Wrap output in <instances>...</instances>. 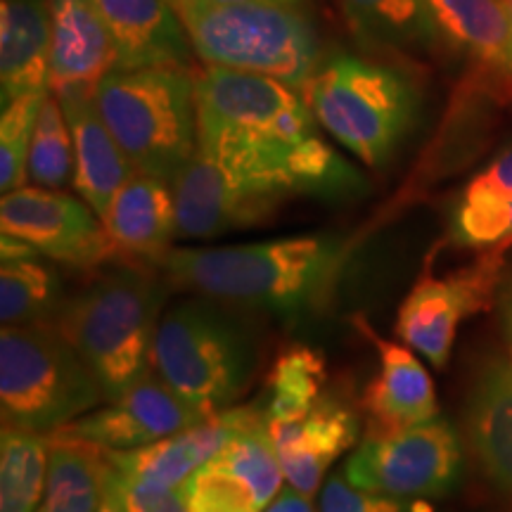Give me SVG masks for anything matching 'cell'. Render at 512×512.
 <instances>
[{
    "mask_svg": "<svg viewBox=\"0 0 512 512\" xmlns=\"http://www.w3.org/2000/svg\"><path fill=\"white\" fill-rule=\"evenodd\" d=\"M344 254L347 249L335 238L304 235L249 245L171 249L162 268L171 283L200 297L294 318L328 299Z\"/></svg>",
    "mask_w": 512,
    "mask_h": 512,
    "instance_id": "cell-1",
    "label": "cell"
},
{
    "mask_svg": "<svg viewBox=\"0 0 512 512\" xmlns=\"http://www.w3.org/2000/svg\"><path fill=\"white\" fill-rule=\"evenodd\" d=\"M164 285L152 268L121 264L67 299L55 325L93 370L107 401L150 370Z\"/></svg>",
    "mask_w": 512,
    "mask_h": 512,
    "instance_id": "cell-2",
    "label": "cell"
},
{
    "mask_svg": "<svg viewBox=\"0 0 512 512\" xmlns=\"http://www.w3.org/2000/svg\"><path fill=\"white\" fill-rule=\"evenodd\" d=\"M95 105L133 169L176 183L197 150L195 74L188 64L114 69L95 88Z\"/></svg>",
    "mask_w": 512,
    "mask_h": 512,
    "instance_id": "cell-3",
    "label": "cell"
},
{
    "mask_svg": "<svg viewBox=\"0 0 512 512\" xmlns=\"http://www.w3.org/2000/svg\"><path fill=\"white\" fill-rule=\"evenodd\" d=\"M192 50L209 67L271 76L304 93L323 64L306 5H176Z\"/></svg>",
    "mask_w": 512,
    "mask_h": 512,
    "instance_id": "cell-4",
    "label": "cell"
},
{
    "mask_svg": "<svg viewBox=\"0 0 512 512\" xmlns=\"http://www.w3.org/2000/svg\"><path fill=\"white\" fill-rule=\"evenodd\" d=\"M302 95L318 124L370 169L394 157L420 112L406 72L344 53L323 60Z\"/></svg>",
    "mask_w": 512,
    "mask_h": 512,
    "instance_id": "cell-5",
    "label": "cell"
},
{
    "mask_svg": "<svg viewBox=\"0 0 512 512\" xmlns=\"http://www.w3.org/2000/svg\"><path fill=\"white\" fill-rule=\"evenodd\" d=\"M254 366L252 335L214 299H188L159 318L150 368L207 418L233 406Z\"/></svg>",
    "mask_w": 512,
    "mask_h": 512,
    "instance_id": "cell-6",
    "label": "cell"
},
{
    "mask_svg": "<svg viewBox=\"0 0 512 512\" xmlns=\"http://www.w3.org/2000/svg\"><path fill=\"white\" fill-rule=\"evenodd\" d=\"M102 399L93 370L55 323L0 332L3 425L48 437Z\"/></svg>",
    "mask_w": 512,
    "mask_h": 512,
    "instance_id": "cell-7",
    "label": "cell"
},
{
    "mask_svg": "<svg viewBox=\"0 0 512 512\" xmlns=\"http://www.w3.org/2000/svg\"><path fill=\"white\" fill-rule=\"evenodd\" d=\"M463 470L456 427L441 415L396 432L368 434L344 465L351 484L373 494L406 498L446 496Z\"/></svg>",
    "mask_w": 512,
    "mask_h": 512,
    "instance_id": "cell-8",
    "label": "cell"
},
{
    "mask_svg": "<svg viewBox=\"0 0 512 512\" xmlns=\"http://www.w3.org/2000/svg\"><path fill=\"white\" fill-rule=\"evenodd\" d=\"M197 138L283 136L302 140L316 133V117L297 88L271 76L204 67L195 74Z\"/></svg>",
    "mask_w": 512,
    "mask_h": 512,
    "instance_id": "cell-9",
    "label": "cell"
},
{
    "mask_svg": "<svg viewBox=\"0 0 512 512\" xmlns=\"http://www.w3.org/2000/svg\"><path fill=\"white\" fill-rule=\"evenodd\" d=\"M503 283V247L489 249L475 264L448 273H425L403 299L396 335L408 349L418 351L434 368L451 358L456 332L465 318L489 309Z\"/></svg>",
    "mask_w": 512,
    "mask_h": 512,
    "instance_id": "cell-10",
    "label": "cell"
},
{
    "mask_svg": "<svg viewBox=\"0 0 512 512\" xmlns=\"http://www.w3.org/2000/svg\"><path fill=\"white\" fill-rule=\"evenodd\" d=\"M0 228L64 266L95 268L114 259L100 216L60 190L22 185L3 195Z\"/></svg>",
    "mask_w": 512,
    "mask_h": 512,
    "instance_id": "cell-11",
    "label": "cell"
},
{
    "mask_svg": "<svg viewBox=\"0 0 512 512\" xmlns=\"http://www.w3.org/2000/svg\"><path fill=\"white\" fill-rule=\"evenodd\" d=\"M110 403L112 406L81 415L53 434L86 441L105 451H128L174 437L207 420V415L183 401L152 368Z\"/></svg>",
    "mask_w": 512,
    "mask_h": 512,
    "instance_id": "cell-12",
    "label": "cell"
},
{
    "mask_svg": "<svg viewBox=\"0 0 512 512\" xmlns=\"http://www.w3.org/2000/svg\"><path fill=\"white\" fill-rule=\"evenodd\" d=\"M102 226L121 264L162 268L171 240L178 238L174 185L133 171L102 216Z\"/></svg>",
    "mask_w": 512,
    "mask_h": 512,
    "instance_id": "cell-13",
    "label": "cell"
},
{
    "mask_svg": "<svg viewBox=\"0 0 512 512\" xmlns=\"http://www.w3.org/2000/svg\"><path fill=\"white\" fill-rule=\"evenodd\" d=\"M268 432L278 448L285 479L299 494L311 498L323 484L328 467L356 444L358 418L335 396H320L306 418L268 422Z\"/></svg>",
    "mask_w": 512,
    "mask_h": 512,
    "instance_id": "cell-14",
    "label": "cell"
},
{
    "mask_svg": "<svg viewBox=\"0 0 512 512\" xmlns=\"http://www.w3.org/2000/svg\"><path fill=\"white\" fill-rule=\"evenodd\" d=\"M91 3L110 31L114 69L188 64L192 43L171 0H91Z\"/></svg>",
    "mask_w": 512,
    "mask_h": 512,
    "instance_id": "cell-15",
    "label": "cell"
},
{
    "mask_svg": "<svg viewBox=\"0 0 512 512\" xmlns=\"http://www.w3.org/2000/svg\"><path fill=\"white\" fill-rule=\"evenodd\" d=\"M112 69L110 31L91 0H50V93H95Z\"/></svg>",
    "mask_w": 512,
    "mask_h": 512,
    "instance_id": "cell-16",
    "label": "cell"
},
{
    "mask_svg": "<svg viewBox=\"0 0 512 512\" xmlns=\"http://www.w3.org/2000/svg\"><path fill=\"white\" fill-rule=\"evenodd\" d=\"M178 238L211 240L266 219L204 152L195 150L174 183Z\"/></svg>",
    "mask_w": 512,
    "mask_h": 512,
    "instance_id": "cell-17",
    "label": "cell"
},
{
    "mask_svg": "<svg viewBox=\"0 0 512 512\" xmlns=\"http://www.w3.org/2000/svg\"><path fill=\"white\" fill-rule=\"evenodd\" d=\"M57 100L74 138V188L102 221L114 195L136 169L102 121L95 93L64 95Z\"/></svg>",
    "mask_w": 512,
    "mask_h": 512,
    "instance_id": "cell-18",
    "label": "cell"
},
{
    "mask_svg": "<svg viewBox=\"0 0 512 512\" xmlns=\"http://www.w3.org/2000/svg\"><path fill=\"white\" fill-rule=\"evenodd\" d=\"M467 434L486 479L512 496V361L491 356L467 401Z\"/></svg>",
    "mask_w": 512,
    "mask_h": 512,
    "instance_id": "cell-19",
    "label": "cell"
},
{
    "mask_svg": "<svg viewBox=\"0 0 512 512\" xmlns=\"http://www.w3.org/2000/svg\"><path fill=\"white\" fill-rule=\"evenodd\" d=\"M370 337L380 351V370L363 396V406L370 415L368 434L396 432L439 415L434 382L418 356L399 344Z\"/></svg>",
    "mask_w": 512,
    "mask_h": 512,
    "instance_id": "cell-20",
    "label": "cell"
},
{
    "mask_svg": "<svg viewBox=\"0 0 512 512\" xmlns=\"http://www.w3.org/2000/svg\"><path fill=\"white\" fill-rule=\"evenodd\" d=\"M50 91V0H0V100Z\"/></svg>",
    "mask_w": 512,
    "mask_h": 512,
    "instance_id": "cell-21",
    "label": "cell"
},
{
    "mask_svg": "<svg viewBox=\"0 0 512 512\" xmlns=\"http://www.w3.org/2000/svg\"><path fill=\"white\" fill-rule=\"evenodd\" d=\"M441 43L512 81V19L505 0H430Z\"/></svg>",
    "mask_w": 512,
    "mask_h": 512,
    "instance_id": "cell-22",
    "label": "cell"
},
{
    "mask_svg": "<svg viewBox=\"0 0 512 512\" xmlns=\"http://www.w3.org/2000/svg\"><path fill=\"white\" fill-rule=\"evenodd\" d=\"M349 29L368 48L432 50L441 43L430 0H339Z\"/></svg>",
    "mask_w": 512,
    "mask_h": 512,
    "instance_id": "cell-23",
    "label": "cell"
},
{
    "mask_svg": "<svg viewBox=\"0 0 512 512\" xmlns=\"http://www.w3.org/2000/svg\"><path fill=\"white\" fill-rule=\"evenodd\" d=\"M50 465L46 496L36 512H98L105 448L48 434Z\"/></svg>",
    "mask_w": 512,
    "mask_h": 512,
    "instance_id": "cell-24",
    "label": "cell"
},
{
    "mask_svg": "<svg viewBox=\"0 0 512 512\" xmlns=\"http://www.w3.org/2000/svg\"><path fill=\"white\" fill-rule=\"evenodd\" d=\"M64 304L60 273L38 256L3 261L0 268V320L3 328L41 325L57 318Z\"/></svg>",
    "mask_w": 512,
    "mask_h": 512,
    "instance_id": "cell-25",
    "label": "cell"
},
{
    "mask_svg": "<svg viewBox=\"0 0 512 512\" xmlns=\"http://www.w3.org/2000/svg\"><path fill=\"white\" fill-rule=\"evenodd\" d=\"M50 441L3 425L0 439V512H36L48 482Z\"/></svg>",
    "mask_w": 512,
    "mask_h": 512,
    "instance_id": "cell-26",
    "label": "cell"
},
{
    "mask_svg": "<svg viewBox=\"0 0 512 512\" xmlns=\"http://www.w3.org/2000/svg\"><path fill=\"white\" fill-rule=\"evenodd\" d=\"M325 384V361L309 347H290L278 356L268 377L264 411L268 422H294L311 413Z\"/></svg>",
    "mask_w": 512,
    "mask_h": 512,
    "instance_id": "cell-27",
    "label": "cell"
},
{
    "mask_svg": "<svg viewBox=\"0 0 512 512\" xmlns=\"http://www.w3.org/2000/svg\"><path fill=\"white\" fill-rule=\"evenodd\" d=\"M211 465L219 467L233 479L245 486L252 494L254 503L261 510L273 503V498L280 494L285 472L280 465L278 448H275L271 432H268V422L254 430H247L235 437L230 444L214 460Z\"/></svg>",
    "mask_w": 512,
    "mask_h": 512,
    "instance_id": "cell-28",
    "label": "cell"
},
{
    "mask_svg": "<svg viewBox=\"0 0 512 512\" xmlns=\"http://www.w3.org/2000/svg\"><path fill=\"white\" fill-rule=\"evenodd\" d=\"M29 178L38 188L60 190L74 183V138L55 93H46L38 110L29 150Z\"/></svg>",
    "mask_w": 512,
    "mask_h": 512,
    "instance_id": "cell-29",
    "label": "cell"
},
{
    "mask_svg": "<svg viewBox=\"0 0 512 512\" xmlns=\"http://www.w3.org/2000/svg\"><path fill=\"white\" fill-rule=\"evenodd\" d=\"M105 453L107 460L124 475L164 486H183L192 472L204 465L188 430L128 451Z\"/></svg>",
    "mask_w": 512,
    "mask_h": 512,
    "instance_id": "cell-30",
    "label": "cell"
},
{
    "mask_svg": "<svg viewBox=\"0 0 512 512\" xmlns=\"http://www.w3.org/2000/svg\"><path fill=\"white\" fill-rule=\"evenodd\" d=\"M48 91L27 93L8 102L0 117V190L3 195L22 188L29 176V150L41 102Z\"/></svg>",
    "mask_w": 512,
    "mask_h": 512,
    "instance_id": "cell-31",
    "label": "cell"
},
{
    "mask_svg": "<svg viewBox=\"0 0 512 512\" xmlns=\"http://www.w3.org/2000/svg\"><path fill=\"white\" fill-rule=\"evenodd\" d=\"M102 494L110 496L121 512H190L183 486H164L128 477L107 460V453Z\"/></svg>",
    "mask_w": 512,
    "mask_h": 512,
    "instance_id": "cell-32",
    "label": "cell"
},
{
    "mask_svg": "<svg viewBox=\"0 0 512 512\" xmlns=\"http://www.w3.org/2000/svg\"><path fill=\"white\" fill-rule=\"evenodd\" d=\"M190 512H261L254 498L226 472L211 463L202 465L183 484Z\"/></svg>",
    "mask_w": 512,
    "mask_h": 512,
    "instance_id": "cell-33",
    "label": "cell"
},
{
    "mask_svg": "<svg viewBox=\"0 0 512 512\" xmlns=\"http://www.w3.org/2000/svg\"><path fill=\"white\" fill-rule=\"evenodd\" d=\"M512 200V147L472 178L460 195V209H489Z\"/></svg>",
    "mask_w": 512,
    "mask_h": 512,
    "instance_id": "cell-34",
    "label": "cell"
},
{
    "mask_svg": "<svg viewBox=\"0 0 512 512\" xmlns=\"http://www.w3.org/2000/svg\"><path fill=\"white\" fill-rule=\"evenodd\" d=\"M320 512H403L399 498L363 491L347 477L328 479L320 494Z\"/></svg>",
    "mask_w": 512,
    "mask_h": 512,
    "instance_id": "cell-35",
    "label": "cell"
},
{
    "mask_svg": "<svg viewBox=\"0 0 512 512\" xmlns=\"http://www.w3.org/2000/svg\"><path fill=\"white\" fill-rule=\"evenodd\" d=\"M498 313H501V325L505 342L510 349V361H512V271L503 275V283L498 287Z\"/></svg>",
    "mask_w": 512,
    "mask_h": 512,
    "instance_id": "cell-36",
    "label": "cell"
},
{
    "mask_svg": "<svg viewBox=\"0 0 512 512\" xmlns=\"http://www.w3.org/2000/svg\"><path fill=\"white\" fill-rule=\"evenodd\" d=\"M266 512H313V505L309 501V496L299 494L294 486H290V489L280 491L278 498L268 505Z\"/></svg>",
    "mask_w": 512,
    "mask_h": 512,
    "instance_id": "cell-37",
    "label": "cell"
},
{
    "mask_svg": "<svg viewBox=\"0 0 512 512\" xmlns=\"http://www.w3.org/2000/svg\"><path fill=\"white\" fill-rule=\"evenodd\" d=\"M174 5H247V3H283L306 5V0H171Z\"/></svg>",
    "mask_w": 512,
    "mask_h": 512,
    "instance_id": "cell-38",
    "label": "cell"
},
{
    "mask_svg": "<svg viewBox=\"0 0 512 512\" xmlns=\"http://www.w3.org/2000/svg\"><path fill=\"white\" fill-rule=\"evenodd\" d=\"M98 512H121V510H119V505L114 503L110 496L102 494V501H100V508H98Z\"/></svg>",
    "mask_w": 512,
    "mask_h": 512,
    "instance_id": "cell-39",
    "label": "cell"
},
{
    "mask_svg": "<svg viewBox=\"0 0 512 512\" xmlns=\"http://www.w3.org/2000/svg\"><path fill=\"white\" fill-rule=\"evenodd\" d=\"M505 5H508V12H510V19H512V0H505Z\"/></svg>",
    "mask_w": 512,
    "mask_h": 512,
    "instance_id": "cell-40",
    "label": "cell"
}]
</instances>
